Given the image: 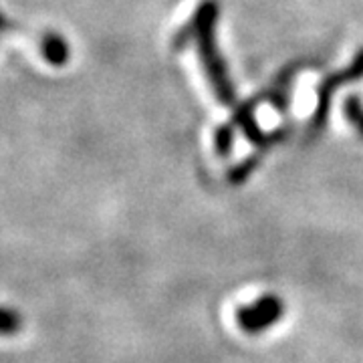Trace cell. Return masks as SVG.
Listing matches in <instances>:
<instances>
[{"mask_svg":"<svg viewBox=\"0 0 363 363\" xmlns=\"http://www.w3.org/2000/svg\"><path fill=\"white\" fill-rule=\"evenodd\" d=\"M220 16V6L216 0H202L192 14L190 23L176 33L174 37V51H182L188 43H194L202 69L206 73L208 83L214 91V97L222 105L236 104V89L228 73L226 61L220 55L216 43V23Z\"/></svg>","mask_w":363,"mask_h":363,"instance_id":"cell-1","label":"cell"},{"mask_svg":"<svg viewBox=\"0 0 363 363\" xmlns=\"http://www.w3.org/2000/svg\"><path fill=\"white\" fill-rule=\"evenodd\" d=\"M363 77V49L357 52V57L353 59V63L350 67H345L343 71H337L329 77H325L317 89V107H315V113L311 117V125L309 130L311 133H319L323 130L327 116H329V107H331V99L335 95V91L350 85L353 81Z\"/></svg>","mask_w":363,"mask_h":363,"instance_id":"cell-2","label":"cell"},{"mask_svg":"<svg viewBox=\"0 0 363 363\" xmlns=\"http://www.w3.org/2000/svg\"><path fill=\"white\" fill-rule=\"evenodd\" d=\"M40 55L43 59L52 67H63L71 57V49H69V43L65 37H61L59 33L55 30H47L39 43Z\"/></svg>","mask_w":363,"mask_h":363,"instance_id":"cell-3","label":"cell"},{"mask_svg":"<svg viewBox=\"0 0 363 363\" xmlns=\"http://www.w3.org/2000/svg\"><path fill=\"white\" fill-rule=\"evenodd\" d=\"M301 67L303 65H293V67H289L286 71H283V73L279 75V79L274 81L272 89L267 93V97H269V104H271L272 107H277L279 111H286V109H289V104H291L289 87H291L293 77H295V73H297Z\"/></svg>","mask_w":363,"mask_h":363,"instance_id":"cell-4","label":"cell"},{"mask_svg":"<svg viewBox=\"0 0 363 363\" xmlns=\"http://www.w3.org/2000/svg\"><path fill=\"white\" fill-rule=\"evenodd\" d=\"M343 111H345V117L350 119V123H353L357 131H359V135L363 138V105L362 99H359V95H353L350 97L345 105H343Z\"/></svg>","mask_w":363,"mask_h":363,"instance_id":"cell-5","label":"cell"},{"mask_svg":"<svg viewBox=\"0 0 363 363\" xmlns=\"http://www.w3.org/2000/svg\"><path fill=\"white\" fill-rule=\"evenodd\" d=\"M233 142H234V130L233 125H220L216 133H214V143H216V152L220 156H228L233 152Z\"/></svg>","mask_w":363,"mask_h":363,"instance_id":"cell-6","label":"cell"}]
</instances>
